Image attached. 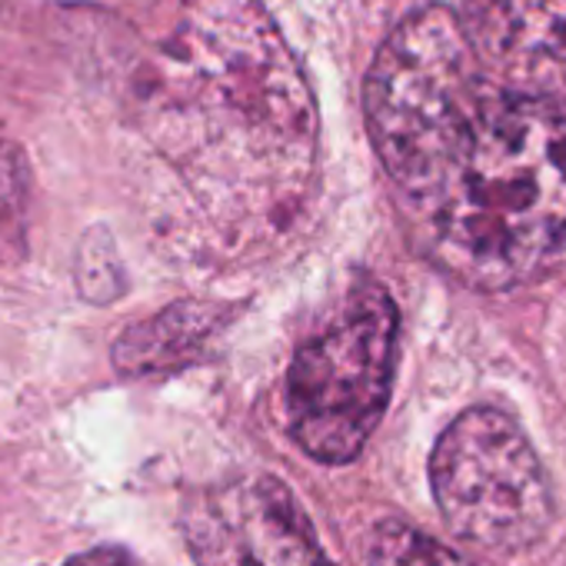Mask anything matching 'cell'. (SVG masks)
<instances>
[{
	"label": "cell",
	"instance_id": "cell-1",
	"mask_svg": "<svg viewBox=\"0 0 566 566\" xmlns=\"http://www.w3.org/2000/svg\"><path fill=\"white\" fill-rule=\"evenodd\" d=\"M367 124L423 250L476 287H513L566 243V104L510 84L467 24L423 8L384 44Z\"/></svg>",
	"mask_w": 566,
	"mask_h": 566
},
{
	"label": "cell",
	"instance_id": "cell-2",
	"mask_svg": "<svg viewBox=\"0 0 566 566\" xmlns=\"http://www.w3.org/2000/svg\"><path fill=\"white\" fill-rule=\"evenodd\" d=\"M397 307L384 287L354 294L347 314L301 347L287 407L294 440L321 463H350L377 430L394 384Z\"/></svg>",
	"mask_w": 566,
	"mask_h": 566
},
{
	"label": "cell",
	"instance_id": "cell-3",
	"mask_svg": "<svg viewBox=\"0 0 566 566\" xmlns=\"http://www.w3.org/2000/svg\"><path fill=\"white\" fill-rule=\"evenodd\" d=\"M430 483L450 530L486 549L520 553L553 523V490L536 450L493 407H473L440 433Z\"/></svg>",
	"mask_w": 566,
	"mask_h": 566
},
{
	"label": "cell",
	"instance_id": "cell-4",
	"mask_svg": "<svg viewBox=\"0 0 566 566\" xmlns=\"http://www.w3.org/2000/svg\"><path fill=\"white\" fill-rule=\"evenodd\" d=\"M184 536L197 566H334L294 493L263 473L193 496Z\"/></svg>",
	"mask_w": 566,
	"mask_h": 566
},
{
	"label": "cell",
	"instance_id": "cell-5",
	"mask_svg": "<svg viewBox=\"0 0 566 566\" xmlns=\"http://www.w3.org/2000/svg\"><path fill=\"white\" fill-rule=\"evenodd\" d=\"M460 8V21L496 74L566 97V0H463Z\"/></svg>",
	"mask_w": 566,
	"mask_h": 566
},
{
	"label": "cell",
	"instance_id": "cell-6",
	"mask_svg": "<svg viewBox=\"0 0 566 566\" xmlns=\"http://www.w3.org/2000/svg\"><path fill=\"white\" fill-rule=\"evenodd\" d=\"M367 566H476L463 553L413 530L410 523H387L370 546Z\"/></svg>",
	"mask_w": 566,
	"mask_h": 566
},
{
	"label": "cell",
	"instance_id": "cell-7",
	"mask_svg": "<svg viewBox=\"0 0 566 566\" xmlns=\"http://www.w3.org/2000/svg\"><path fill=\"white\" fill-rule=\"evenodd\" d=\"M64 566H137V559L124 546H97V549L71 556Z\"/></svg>",
	"mask_w": 566,
	"mask_h": 566
}]
</instances>
